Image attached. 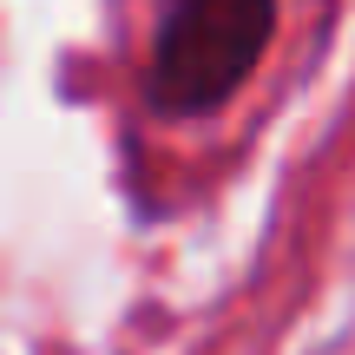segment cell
I'll return each instance as SVG.
<instances>
[{
  "label": "cell",
  "instance_id": "1",
  "mask_svg": "<svg viewBox=\"0 0 355 355\" xmlns=\"http://www.w3.org/2000/svg\"><path fill=\"white\" fill-rule=\"evenodd\" d=\"M277 40V0H158L145 105L158 119H211L250 86Z\"/></svg>",
  "mask_w": 355,
  "mask_h": 355
}]
</instances>
